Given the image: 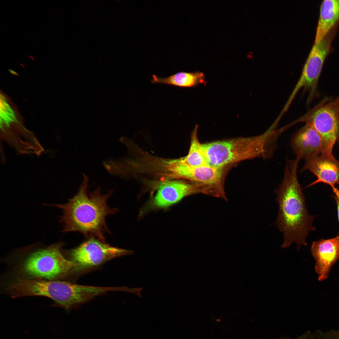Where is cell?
I'll return each mask as SVG.
<instances>
[{
    "label": "cell",
    "mask_w": 339,
    "mask_h": 339,
    "mask_svg": "<svg viewBox=\"0 0 339 339\" xmlns=\"http://www.w3.org/2000/svg\"><path fill=\"white\" fill-rule=\"evenodd\" d=\"M300 160L297 158L287 160L283 180L275 191L279 207L277 226L284 238L281 247H288L295 242L298 250L301 245H307V237L310 232L316 230L312 225L315 216L308 213L305 198L298 180Z\"/></svg>",
    "instance_id": "obj_1"
},
{
    "label": "cell",
    "mask_w": 339,
    "mask_h": 339,
    "mask_svg": "<svg viewBox=\"0 0 339 339\" xmlns=\"http://www.w3.org/2000/svg\"><path fill=\"white\" fill-rule=\"evenodd\" d=\"M83 179L77 193L66 203L53 204L62 211L59 221L62 224L61 232H78L88 238L105 241L106 234L110 233L106 223V217L115 214L118 209L110 207L107 202L113 191L101 194L98 187L88 193V177Z\"/></svg>",
    "instance_id": "obj_2"
},
{
    "label": "cell",
    "mask_w": 339,
    "mask_h": 339,
    "mask_svg": "<svg viewBox=\"0 0 339 339\" xmlns=\"http://www.w3.org/2000/svg\"><path fill=\"white\" fill-rule=\"evenodd\" d=\"M271 126L263 134L202 144L207 164L224 167L232 164L256 158H271L276 149L277 140L283 132Z\"/></svg>",
    "instance_id": "obj_3"
},
{
    "label": "cell",
    "mask_w": 339,
    "mask_h": 339,
    "mask_svg": "<svg viewBox=\"0 0 339 339\" xmlns=\"http://www.w3.org/2000/svg\"><path fill=\"white\" fill-rule=\"evenodd\" d=\"M304 122L313 126L322 140L321 154L333 155V147L339 141V96L325 98L296 122Z\"/></svg>",
    "instance_id": "obj_4"
},
{
    "label": "cell",
    "mask_w": 339,
    "mask_h": 339,
    "mask_svg": "<svg viewBox=\"0 0 339 339\" xmlns=\"http://www.w3.org/2000/svg\"><path fill=\"white\" fill-rule=\"evenodd\" d=\"M62 245L54 244L31 253L23 263L24 272L33 277L53 280L75 270L76 264L62 254Z\"/></svg>",
    "instance_id": "obj_5"
},
{
    "label": "cell",
    "mask_w": 339,
    "mask_h": 339,
    "mask_svg": "<svg viewBox=\"0 0 339 339\" xmlns=\"http://www.w3.org/2000/svg\"><path fill=\"white\" fill-rule=\"evenodd\" d=\"M333 36L329 33L320 42L314 44L304 65L300 77L287 104L290 105L301 88L309 92L308 105L317 94V86L325 60L329 53Z\"/></svg>",
    "instance_id": "obj_6"
},
{
    "label": "cell",
    "mask_w": 339,
    "mask_h": 339,
    "mask_svg": "<svg viewBox=\"0 0 339 339\" xmlns=\"http://www.w3.org/2000/svg\"><path fill=\"white\" fill-rule=\"evenodd\" d=\"M133 250L112 246L94 238H88L79 245L71 249L68 254L77 265L75 270H82L98 266L118 257L133 254Z\"/></svg>",
    "instance_id": "obj_7"
},
{
    "label": "cell",
    "mask_w": 339,
    "mask_h": 339,
    "mask_svg": "<svg viewBox=\"0 0 339 339\" xmlns=\"http://www.w3.org/2000/svg\"><path fill=\"white\" fill-rule=\"evenodd\" d=\"M159 186L153 200V206L158 208L169 207L192 194L202 193L209 195L210 193L206 186L184 180H167Z\"/></svg>",
    "instance_id": "obj_8"
},
{
    "label": "cell",
    "mask_w": 339,
    "mask_h": 339,
    "mask_svg": "<svg viewBox=\"0 0 339 339\" xmlns=\"http://www.w3.org/2000/svg\"><path fill=\"white\" fill-rule=\"evenodd\" d=\"M311 251L315 261V270L318 280L327 279L332 266L339 259V232L334 238L313 241Z\"/></svg>",
    "instance_id": "obj_9"
},
{
    "label": "cell",
    "mask_w": 339,
    "mask_h": 339,
    "mask_svg": "<svg viewBox=\"0 0 339 339\" xmlns=\"http://www.w3.org/2000/svg\"><path fill=\"white\" fill-rule=\"evenodd\" d=\"M309 170L315 175L317 179L308 185L312 186L322 182L330 185L333 191L339 185V161L333 155L319 154L305 159V163L300 171Z\"/></svg>",
    "instance_id": "obj_10"
},
{
    "label": "cell",
    "mask_w": 339,
    "mask_h": 339,
    "mask_svg": "<svg viewBox=\"0 0 339 339\" xmlns=\"http://www.w3.org/2000/svg\"><path fill=\"white\" fill-rule=\"evenodd\" d=\"M290 146L296 157L305 159L321 153L322 140L316 130L306 124L292 136Z\"/></svg>",
    "instance_id": "obj_11"
},
{
    "label": "cell",
    "mask_w": 339,
    "mask_h": 339,
    "mask_svg": "<svg viewBox=\"0 0 339 339\" xmlns=\"http://www.w3.org/2000/svg\"><path fill=\"white\" fill-rule=\"evenodd\" d=\"M339 20V0H326L322 2L314 44L322 41Z\"/></svg>",
    "instance_id": "obj_12"
},
{
    "label": "cell",
    "mask_w": 339,
    "mask_h": 339,
    "mask_svg": "<svg viewBox=\"0 0 339 339\" xmlns=\"http://www.w3.org/2000/svg\"><path fill=\"white\" fill-rule=\"evenodd\" d=\"M205 80L204 74L201 72H181L165 77L152 75L151 82L153 83L163 84L173 86L192 87L203 83Z\"/></svg>",
    "instance_id": "obj_13"
},
{
    "label": "cell",
    "mask_w": 339,
    "mask_h": 339,
    "mask_svg": "<svg viewBox=\"0 0 339 339\" xmlns=\"http://www.w3.org/2000/svg\"><path fill=\"white\" fill-rule=\"evenodd\" d=\"M198 128V126L196 125L191 132L188 154L179 158L183 163L192 166L208 165L202 149V144L200 143L197 137Z\"/></svg>",
    "instance_id": "obj_14"
},
{
    "label": "cell",
    "mask_w": 339,
    "mask_h": 339,
    "mask_svg": "<svg viewBox=\"0 0 339 339\" xmlns=\"http://www.w3.org/2000/svg\"><path fill=\"white\" fill-rule=\"evenodd\" d=\"M313 335V339H339V330L324 331L318 329Z\"/></svg>",
    "instance_id": "obj_15"
},
{
    "label": "cell",
    "mask_w": 339,
    "mask_h": 339,
    "mask_svg": "<svg viewBox=\"0 0 339 339\" xmlns=\"http://www.w3.org/2000/svg\"><path fill=\"white\" fill-rule=\"evenodd\" d=\"M277 339H313V333L309 331H308L301 335L297 337L292 338L290 337L282 336Z\"/></svg>",
    "instance_id": "obj_16"
},
{
    "label": "cell",
    "mask_w": 339,
    "mask_h": 339,
    "mask_svg": "<svg viewBox=\"0 0 339 339\" xmlns=\"http://www.w3.org/2000/svg\"><path fill=\"white\" fill-rule=\"evenodd\" d=\"M9 108L8 104L6 102L4 97L1 94L0 98V112L2 114L7 111Z\"/></svg>",
    "instance_id": "obj_17"
},
{
    "label": "cell",
    "mask_w": 339,
    "mask_h": 339,
    "mask_svg": "<svg viewBox=\"0 0 339 339\" xmlns=\"http://www.w3.org/2000/svg\"><path fill=\"white\" fill-rule=\"evenodd\" d=\"M333 192L334 194V197L336 205L338 219L339 224V189L336 188Z\"/></svg>",
    "instance_id": "obj_18"
},
{
    "label": "cell",
    "mask_w": 339,
    "mask_h": 339,
    "mask_svg": "<svg viewBox=\"0 0 339 339\" xmlns=\"http://www.w3.org/2000/svg\"><path fill=\"white\" fill-rule=\"evenodd\" d=\"M9 71L10 72V73H12V74H17V73H16V72H14V71H13V70H11V69H9Z\"/></svg>",
    "instance_id": "obj_19"
},
{
    "label": "cell",
    "mask_w": 339,
    "mask_h": 339,
    "mask_svg": "<svg viewBox=\"0 0 339 339\" xmlns=\"http://www.w3.org/2000/svg\"><path fill=\"white\" fill-rule=\"evenodd\" d=\"M30 58L32 60H34V58L32 56H30Z\"/></svg>",
    "instance_id": "obj_20"
}]
</instances>
